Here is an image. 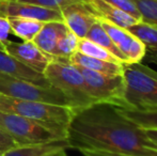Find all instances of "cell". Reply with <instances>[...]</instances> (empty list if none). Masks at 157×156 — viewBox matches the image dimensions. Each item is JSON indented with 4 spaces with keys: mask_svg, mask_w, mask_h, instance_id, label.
<instances>
[{
    "mask_svg": "<svg viewBox=\"0 0 157 156\" xmlns=\"http://www.w3.org/2000/svg\"><path fill=\"white\" fill-rule=\"evenodd\" d=\"M70 148L132 156H157V149L142 127L118 106L96 103L74 113L68 126Z\"/></svg>",
    "mask_w": 157,
    "mask_h": 156,
    "instance_id": "cell-1",
    "label": "cell"
},
{
    "mask_svg": "<svg viewBox=\"0 0 157 156\" xmlns=\"http://www.w3.org/2000/svg\"><path fill=\"white\" fill-rule=\"evenodd\" d=\"M43 75L52 87L63 94L75 112L96 104L88 91L82 74L68 60L54 58Z\"/></svg>",
    "mask_w": 157,
    "mask_h": 156,
    "instance_id": "cell-2",
    "label": "cell"
},
{
    "mask_svg": "<svg viewBox=\"0 0 157 156\" xmlns=\"http://www.w3.org/2000/svg\"><path fill=\"white\" fill-rule=\"evenodd\" d=\"M124 108L147 110L157 108V72L147 65L123 63Z\"/></svg>",
    "mask_w": 157,
    "mask_h": 156,
    "instance_id": "cell-3",
    "label": "cell"
},
{
    "mask_svg": "<svg viewBox=\"0 0 157 156\" xmlns=\"http://www.w3.org/2000/svg\"><path fill=\"white\" fill-rule=\"evenodd\" d=\"M0 127L18 146H37L67 140V131L23 116L0 111Z\"/></svg>",
    "mask_w": 157,
    "mask_h": 156,
    "instance_id": "cell-4",
    "label": "cell"
},
{
    "mask_svg": "<svg viewBox=\"0 0 157 156\" xmlns=\"http://www.w3.org/2000/svg\"><path fill=\"white\" fill-rule=\"evenodd\" d=\"M0 111L23 116L68 131L75 111L71 107L39 101H23L0 95Z\"/></svg>",
    "mask_w": 157,
    "mask_h": 156,
    "instance_id": "cell-5",
    "label": "cell"
},
{
    "mask_svg": "<svg viewBox=\"0 0 157 156\" xmlns=\"http://www.w3.org/2000/svg\"><path fill=\"white\" fill-rule=\"evenodd\" d=\"M0 95L23 101H39L67 106L68 102L62 93L52 86H40L25 79L0 73Z\"/></svg>",
    "mask_w": 157,
    "mask_h": 156,
    "instance_id": "cell-6",
    "label": "cell"
},
{
    "mask_svg": "<svg viewBox=\"0 0 157 156\" xmlns=\"http://www.w3.org/2000/svg\"><path fill=\"white\" fill-rule=\"evenodd\" d=\"M77 67L82 74L88 91L95 103H108L124 108V80L122 75H105Z\"/></svg>",
    "mask_w": 157,
    "mask_h": 156,
    "instance_id": "cell-7",
    "label": "cell"
},
{
    "mask_svg": "<svg viewBox=\"0 0 157 156\" xmlns=\"http://www.w3.org/2000/svg\"><path fill=\"white\" fill-rule=\"evenodd\" d=\"M98 21L123 56L125 63H139L144 59L147 48L136 36H134L126 29L101 19Z\"/></svg>",
    "mask_w": 157,
    "mask_h": 156,
    "instance_id": "cell-8",
    "label": "cell"
},
{
    "mask_svg": "<svg viewBox=\"0 0 157 156\" xmlns=\"http://www.w3.org/2000/svg\"><path fill=\"white\" fill-rule=\"evenodd\" d=\"M4 51L23 65L40 74L44 73L47 65L54 59L42 51L33 41L10 42L4 47Z\"/></svg>",
    "mask_w": 157,
    "mask_h": 156,
    "instance_id": "cell-9",
    "label": "cell"
},
{
    "mask_svg": "<svg viewBox=\"0 0 157 156\" xmlns=\"http://www.w3.org/2000/svg\"><path fill=\"white\" fill-rule=\"evenodd\" d=\"M0 16L1 17H24L40 21L42 23L48 21H62V15L59 10L41 8L17 0H0Z\"/></svg>",
    "mask_w": 157,
    "mask_h": 156,
    "instance_id": "cell-10",
    "label": "cell"
},
{
    "mask_svg": "<svg viewBox=\"0 0 157 156\" xmlns=\"http://www.w3.org/2000/svg\"><path fill=\"white\" fill-rule=\"evenodd\" d=\"M62 21L68 30L75 33L79 39L86 38L90 28L98 21L88 2H77L60 10Z\"/></svg>",
    "mask_w": 157,
    "mask_h": 156,
    "instance_id": "cell-11",
    "label": "cell"
},
{
    "mask_svg": "<svg viewBox=\"0 0 157 156\" xmlns=\"http://www.w3.org/2000/svg\"><path fill=\"white\" fill-rule=\"evenodd\" d=\"M88 4L96 14L98 19L107 21L114 26H118L123 29H128L130 26L137 24L139 21L134 18L125 12L117 9L104 0H89Z\"/></svg>",
    "mask_w": 157,
    "mask_h": 156,
    "instance_id": "cell-12",
    "label": "cell"
},
{
    "mask_svg": "<svg viewBox=\"0 0 157 156\" xmlns=\"http://www.w3.org/2000/svg\"><path fill=\"white\" fill-rule=\"evenodd\" d=\"M0 73L25 79L40 86H45V87L50 86L43 74L36 73L33 70H30L29 67L23 65L13 57L6 54L3 49H0Z\"/></svg>",
    "mask_w": 157,
    "mask_h": 156,
    "instance_id": "cell-13",
    "label": "cell"
},
{
    "mask_svg": "<svg viewBox=\"0 0 157 156\" xmlns=\"http://www.w3.org/2000/svg\"><path fill=\"white\" fill-rule=\"evenodd\" d=\"M66 31H67V27L63 21L44 23L41 31L35 36L33 42L42 51L54 58L57 45Z\"/></svg>",
    "mask_w": 157,
    "mask_h": 156,
    "instance_id": "cell-14",
    "label": "cell"
},
{
    "mask_svg": "<svg viewBox=\"0 0 157 156\" xmlns=\"http://www.w3.org/2000/svg\"><path fill=\"white\" fill-rule=\"evenodd\" d=\"M68 61L76 67L91 70V71L105 74V75H122L123 74L122 63L109 62V61L91 58V57L85 56V55L80 54L78 51L75 52L68 59Z\"/></svg>",
    "mask_w": 157,
    "mask_h": 156,
    "instance_id": "cell-15",
    "label": "cell"
},
{
    "mask_svg": "<svg viewBox=\"0 0 157 156\" xmlns=\"http://www.w3.org/2000/svg\"><path fill=\"white\" fill-rule=\"evenodd\" d=\"M9 21L12 33L23 41H33L44 25V23L36 19L24 17H10Z\"/></svg>",
    "mask_w": 157,
    "mask_h": 156,
    "instance_id": "cell-16",
    "label": "cell"
},
{
    "mask_svg": "<svg viewBox=\"0 0 157 156\" xmlns=\"http://www.w3.org/2000/svg\"><path fill=\"white\" fill-rule=\"evenodd\" d=\"M67 140L63 141H56L52 143L46 144H37V146H17V148L10 150L3 153L1 156H45L52 152L63 149H68Z\"/></svg>",
    "mask_w": 157,
    "mask_h": 156,
    "instance_id": "cell-17",
    "label": "cell"
},
{
    "mask_svg": "<svg viewBox=\"0 0 157 156\" xmlns=\"http://www.w3.org/2000/svg\"><path fill=\"white\" fill-rule=\"evenodd\" d=\"M126 30L145 46L147 51H157V26L138 21Z\"/></svg>",
    "mask_w": 157,
    "mask_h": 156,
    "instance_id": "cell-18",
    "label": "cell"
},
{
    "mask_svg": "<svg viewBox=\"0 0 157 156\" xmlns=\"http://www.w3.org/2000/svg\"><path fill=\"white\" fill-rule=\"evenodd\" d=\"M86 39L90 40L91 42L99 45L101 47L105 48L106 50L110 52L111 55H113L121 63H125V60L123 58V56L121 55V52L119 51V49L117 48V46L113 44V42L111 41L110 36L107 34V32L105 31V29L103 28V26L101 25L99 21H97L96 23L90 28V30L88 31Z\"/></svg>",
    "mask_w": 157,
    "mask_h": 156,
    "instance_id": "cell-19",
    "label": "cell"
},
{
    "mask_svg": "<svg viewBox=\"0 0 157 156\" xmlns=\"http://www.w3.org/2000/svg\"><path fill=\"white\" fill-rule=\"evenodd\" d=\"M119 109L126 118L142 127L143 129H157V108L137 110V109H126L119 107Z\"/></svg>",
    "mask_w": 157,
    "mask_h": 156,
    "instance_id": "cell-20",
    "label": "cell"
},
{
    "mask_svg": "<svg viewBox=\"0 0 157 156\" xmlns=\"http://www.w3.org/2000/svg\"><path fill=\"white\" fill-rule=\"evenodd\" d=\"M77 51L80 54L85 55V56L91 57V58L99 59V60L104 61H109V62H118L121 63L113 55L110 54L108 50L105 48L101 47L99 45L91 42L90 40L83 38L79 39L78 42V47H77Z\"/></svg>",
    "mask_w": 157,
    "mask_h": 156,
    "instance_id": "cell-21",
    "label": "cell"
},
{
    "mask_svg": "<svg viewBox=\"0 0 157 156\" xmlns=\"http://www.w3.org/2000/svg\"><path fill=\"white\" fill-rule=\"evenodd\" d=\"M78 42V36L67 29V31L64 33V36L60 39L58 45H57L54 58L68 60L77 51Z\"/></svg>",
    "mask_w": 157,
    "mask_h": 156,
    "instance_id": "cell-22",
    "label": "cell"
},
{
    "mask_svg": "<svg viewBox=\"0 0 157 156\" xmlns=\"http://www.w3.org/2000/svg\"><path fill=\"white\" fill-rule=\"evenodd\" d=\"M139 13L141 21L157 26V0H134Z\"/></svg>",
    "mask_w": 157,
    "mask_h": 156,
    "instance_id": "cell-23",
    "label": "cell"
},
{
    "mask_svg": "<svg viewBox=\"0 0 157 156\" xmlns=\"http://www.w3.org/2000/svg\"><path fill=\"white\" fill-rule=\"evenodd\" d=\"M17 1L29 3L32 6H37L41 8L52 9V10H59L65 8L73 3L77 2H88L89 0H17Z\"/></svg>",
    "mask_w": 157,
    "mask_h": 156,
    "instance_id": "cell-24",
    "label": "cell"
},
{
    "mask_svg": "<svg viewBox=\"0 0 157 156\" xmlns=\"http://www.w3.org/2000/svg\"><path fill=\"white\" fill-rule=\"evenodd\" d=\"M104 1L108 2L111 6H116L117 9L125 12L126 14L132 16L137 21H141V15L134 0H104Z\"/></svg>",
    "mask_w": 157,
    "mask_h": 156,
    "instance_id": "cell-25",
    "label": "cell"
},
{
    "mask_svg": "<svg viewBox=\"0 0 157 156\" xmlns=\"http://www.w3.org/2000/svg\"><path fill=\"white\" fill-rule=\"evenodd\" d=\"M17 146H18L12 139V137L0 127V153L3 154V153L13 150V149L17 148Z\"/></svg>",
    "mask_w": 157,
    "mask_h": 156,
    "instance_id": "cell-26",
    "label": "cell"
},
{
    "mask_svg": "<svg viewBox=\"0 0 157 156\" xmlns=\"http://www.w3.org/2000/svg\"><path fill=\"white\" fill-rule=\"evenodd\" d=\"M11 33H12V29H11L9 18L0 16V44L3 46V48L11 42L9 40V36Z\"/></svg>",
    "mask_w": 157,
    "mask_h": 156,
    "instance_id": "cell-27",
    "label": "cell"
},
{
    "mask_svg": "<svg viewBox=\"0 0 157 156\" xmlns=\"http://www.w3.org/2000/svg\"><path fill=\"white\" fill-rule=\"evenodd\" d=\"M79 152L82 156H132V155H121V154H112V153L101 152V151H89V150H81Z\"/></svg>",
    "mask_w": 157,
    "mask_h": 156,
    "instance_id": "cell-28",
    "label": "cell"
},
{
    "mask_svg": "<svg viewBox=\"0 0 157 156\" xmlns=\"http://www.w3.org/2000/svg\"><path fill=\"white\" fill-rule=\"evenodd\" d=\"M144 131H145V135L147 136V138L151 140V142L157 149V129L147 128V129H144Z\"/></svg>",
    "mask_w": 157,
    "mask_h": 156,
    "instance_id": "cell-29",
    "label": "cell"
},
{
    "mask_svg": "<svg viewBox=\"0 0 157 156\" xmlns=\"http://www.w3.org/2000/svg\"><path fill=\"white\" fill-rule=\"evenodd\" d=\"M144 58H147V61L149 63L157 65V51H147Z\"/></svg>",
    "mask_w": 157,
    "mask_h": 156,
    "instance_id": "cell-30",
    "label": "cell"
},
{
    "mask_svg": "<svg viewBox=\"0 0 157 156\" xmlns=\"http://www.w3.org/2000/svg\"><path fill=\"white\" fill-rule=\"evenodd\" d=\"M45 156H67V153H66L65 149H63V150H58L55 151V152H52Z\"/></svg>",
    "mask_w": 157,
    "mask_h": 156,
    "instance_id": "cell-31",
    "label": "cell"
},
{
    "mask_svg": "<svg viewBox=\"0 0 157 156\" xmlns=\"http://www.w3.org/2000/svg\"><path fill=\"white\" fill-rule=\"evenodd\" d=\"M0 49H3V50H4V48H3V46H2V45H1V44H0Z\"/></svg>",
    "mask_w": 157,
    "mask_h": 156,
    "instance_id": "cell-32",
    "label": "cell"
},
{
    "mask_svg": "<svg viewBox=\"0 0 157 156\" xmlns=\"http://www.w3.org/2000/svg\"><path fill=\"white\" fill-rule=\"evenodd\" d=\"M1 155H2V154H1V153H0V156H1Z\"/></svg>",
    "mask_w": 157,
    "mask_h": 156,
    "instance_id": "cell-33",
    "label": "cell"
}]
</instances>
